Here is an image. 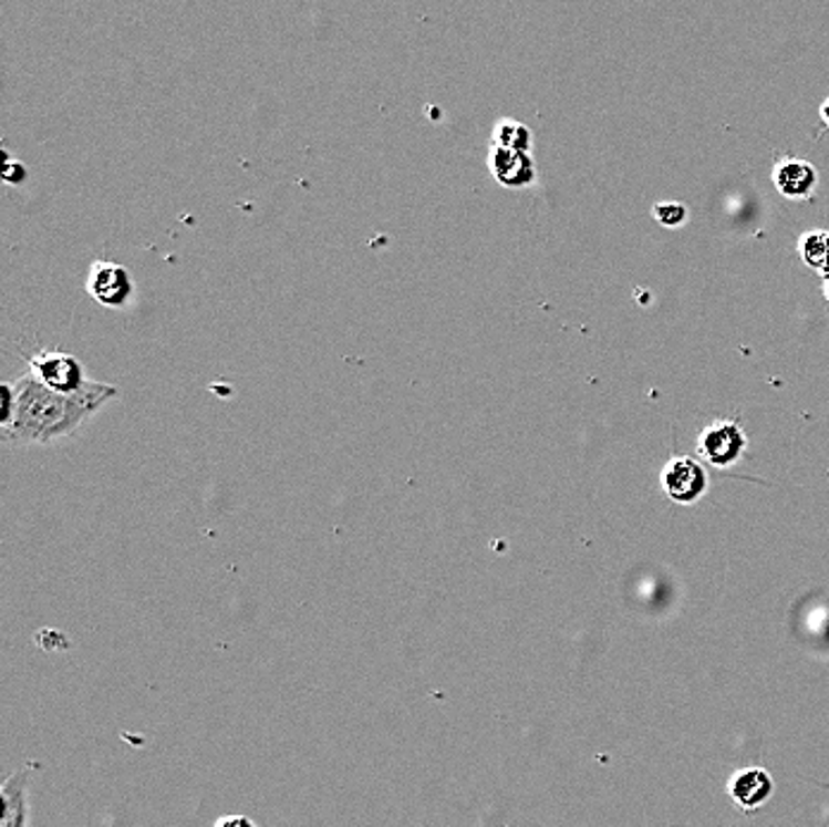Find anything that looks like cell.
<instances>
[{
  "mask_svg": "<svg viewBox=\"0 0 829 827\" xmlns=\"http://www.w3.org/2000/svg\"><path fill=\"white\" fill-rule=\"evenodd\" d=\"M117 396V389L103 382H86L76 394H58L27 372L3 384L0 427L8 442L49 444L80 430L103 405Z\"/></svg>",
  "mask_w": 829,
  "mask_h": 827,
  "instance_id": "cell-1",
  "label": "cell"
},
{
  "mask_svg": "<svg viewBox=\"0 0 829 827\" xmlns=\"http://www.w3.org/2000/svg\"><path fill=\"white\" fill-rule=\"evenodd\" d=\"M661 487L670 502L690 506L708 492V473L696 458L675 456L661 471Z\"/></svg>",
  "mask_w": 829,
  "mask_h": 827,
  "instance_id": "cell-2",
  "label": "cell"
},
{
  "mask_svg": "<svg viewBox=\"0 0 829 827\" xmlns=\"http://www.w3.org/2000/svg\"><path fill=\"white\" fill-rule=\"evenodd\" d=\"M31 374L58 394H76L86 386L84 368L76 358L58 351H43L29 361Z\"/></svg>",
  "mask_w": 829,
  "mask_h": 827,
  "instance_id": "cell-3",
  "label": "cell"
},
{
  "mask_svg": "<svg viewBox=\"0 0 829 827\" xmlns=\"http://www.w3.org/2000/svg\"><path fill=\"white\" fill-rule=\"evenodd\" d=\"M746 434L737 423H713L698 434V456L715 467H729L737 463L746 451Z\"/></svg>",
  "mask_w": 829,
  "mask_h": 827,
  "instance_id": "cell-4",
  "label": "cell"
},
{
  "mask_svg": "<svg viewBox=\"0 0 829 827\" xmlns=\"http://www.w3.org/2000/svg\"><path fill=\"white\" fill-rule=\"evenodd\" d=\"M775 777L760 766L739 768L727 779V797L742 814H754L773 799Z\"/></svg>",
  "mask_w": 829,
  "mask_h": 827,
  "instance_id": "cell-5",
  "label": "cell"
},
{
  "mask_svg": "<svg viewBox=\"0 0 829 827\" xmlns=\"http://www.w3.org/2000/svg\"><path fill=\"white\" fill-rule=\"evenodd\" d=\"M86 289L93 299L107 308H122L132 299L129 272L117 262H93Z\"/></svg>",
  "mask_w": 829,
  "mask_h": 827,
  "instance_id": "cell-6",
  "label": "cell"
},
{
  "mask_svg": "<svg viewBox=\"0 0 829 827\" xmlns=\"http://www.w3.org/2000/svg\"><path fill=\"white\" fill-rule=\"evenodd\" d=\"M489 169L494 179L508 186V189H522V186L531 184L537 177V165L529 153L496 146H491L489 153Z\"/></svg>",
  "mask_w": 829,
  "mask_h": 827,
  "instance_id": "cell-7",
  "label": "cell"
},
{
  "mask_svg": "<svg viewBox=\"0 0 829 827\" xmlns=\"http://www.w3.org/2000/svg\"><path fill=\"white\" fill-rule=\"evenodd\" d=\"M777 192L787 198H808L818 184V169L801 158H785L773 169Z\"/></svg>",
  "mask_w": 829,
  "mask_h": 827,
  "instance_id": "cell-8",
  "label": "cell"
},
{
  "mask_svg": "<svg viewBox=\"0 0 829 827\" xmlns=\"http://www.w3.org/2000/svg\"><path fill=\"white\" fill-rule=\"evenodd\" d=\"M0 827H29V768L6 777Z\"/></svg>",
  "mask_w": 829,
  "mask_h": 827,
  "instance_id": "cell-9",
  "label": "cell"
},
{
  "mask_svg": "<svg viewBox=\"0 0 829 827\" xmlns=\"http://www.w3.org/2000/svg\"><path fill=\"white\" fill-rule=\"evenodd\" d=\"M491 146L529 153L531 151V132H529V127H525L522 122L504 117V120L496 122Z\"/></svg>",
  "mask_w": 829,
  "mask_h": 827,
  "instance_id": "cell-10",
  "label": "cell"
},
{
  "mask_svg": "<svg viewBox=\"0 0 829 827\" xmlns=\"http://www.w3.org/2000/svg\"><path fill=\"white\" fill-rule=\"evenodd\" d=\"M799 254L808 268L825 275L827 262H829V231H820V229L806 231L799 239Z\"/></svg>",
  "mask_w": 829,
  "mask_h": 827,
  "instance_id": "cell-11",
  "label": "cell"
},
{
  "mask_svg": "<svg viewBox=\"0 0 829 827\" xmlns=\"http://www.w3.org/2000/svg\"><path fill=\"white\" fill-rule=\"evenodd\" d=\"M653 217L655 223L667 227V229H677L682 227L686 220H690V210H686L684 203H675V200H665V203H655L653 206Z\"/></svg>",
  "mask_w": 829,
  "mask_h": 827,
  "instance_id": "cell-12",
  "label": "cell"
},
{
  "mask_svg": "<svg viewBox=\"0 0 829 827\" xmlns=\"http://www.w3.org/2000/svg\"><path fill=\"white\" fill-rule=\"evenodd\" d=\"M213 827H256V823L248 816H222L215 820Z\"/></svg>",
  "mask_w": 829,
  "mask_h": 827,
  "instance_id": "cell-13",
  "label": "cell"
},
{
  "mask_svg": "<svg viewBox=\"0 0 829 827\" xmlns=\"http://www.w3.org/2000/svg\"><path fill=\"white\" fill-rule=\"evenodd\" d=\"M820 117L825 120V124L829 127V96L825 99V103H822V107H820Z\"/></svg>",
  "mask_w": 829,
  "mask_h": 827,
  "instance_id": "cell-14",
  "label": "cell"
},
{
  "mask_svg": "<svg viewBox=\"0 0 829 827\" xmlns=\"http://www.w3.org/2000/svg\"><path fill=\"white\" fill-rule=\"evenodd\" d=\"M822 291H825L827 301H829V275H825V277H822Z\"/></svg>",
  "mask_w": 829,
  "mask_h": 827,
  "instance_id": "cell-15",
  "label": "cell"
},
{
  "mask_svg": "<svg viewBox=\"0 0 829 827\" xmlns=\"http://www.w3.org/2000/svg\"><path fill=\"white\" fill-rule=\"evenodd\" d=\"M825 275H829V262H827V272H825ZM825 275H822V277H825Z\"/></svg>",
  "mask_w": 829,
  "mask_h": 827,
  "instance_id": "cell-16",
  "label": "cell"
}]
</instances>
